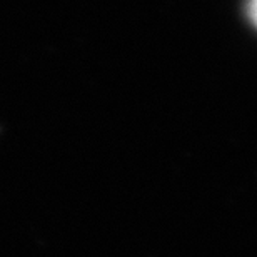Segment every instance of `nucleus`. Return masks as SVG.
Segmentation results:
<instances>
[{
  "label": "nucleus",
  "mask_w": 257,
  "mask_h": 257,
  "mask_svg": "<svg viewBox=\"0 0 257 257\" xmlns=\"http://www.w3.org/2000/svg\"><path fill=\"white\" fill-rule=\"evenodd\" d=\"M249 10H250V17H252V20H254L255 25H257V0H250Z\"/></svg>",
  "instance_id": "1"
}]
</instances>
